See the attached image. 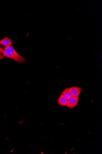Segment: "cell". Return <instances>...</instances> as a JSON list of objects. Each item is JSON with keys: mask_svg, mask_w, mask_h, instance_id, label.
<instances>
[{"mask_svg": "<svg viewBox=\"0 0 102 154\" xmlns=\"http://www.w3.org/2000/svg\"><path fill=\"white\" fill-rule=\"evenodd\" d=\"M0 52L4 57L12 59L19 63L24 62L25 59L19 55L11 45L6 47L4 49L0 48Z\"/></svg>", "mask_w": 102, "mask_h": 154, "instance_id": "cell-1", "label": "cell"}, {"mask_svg": "<svg viewBox=\"0 0 102 154\" xmlns=\"http://www.w3.org/2000/svg\"><path fill=\"white\" fill-rule=\"evenodd\" d=\"M79 97H71L67 100L66 106L68 108L72 109L76 106L78 103Z\"/></svg>", "mask_w": 102, "mask_h": 154, "instance_id": "cell-2", "label": "cell"}, {"mask_svg": "<svg viewBox=\"0 0 102 154\" xmlns=\"http://www.w3.org/2000/svg\"><path fill=\"white\" fill-rule=\"evenodd\" d=\"M82 90V88L80 87H74L69 88L68 91L72 97H77L79 96Z\"/></svg>", "mask_w": 102, "mask_h": 154, "instance_id": "cell-3", "label": "cell"}, {"mask_svg": "<svg viewBox=\"0 0 102 154\" xmlns=\"http://www.w3.org/2000/svg\"><path fill=\"white\" fill-rule=\"evenodd\" d=\"M0 44L7 47L12 45V42L10 38L6 37L0 41Z\"/></svg>", "mask_w": 102, "mask_h": 154, "instance_id": "cell-4", "label": "cell"}, {"mask_svg": "<svg viewBox=\"0 0 102 154\" xmlns=\"http://www.w3.org/2000/svg\"><path fill=\"white\" fill-rule=\"evenodd\" d=\"M67 100L66 98L64 96L61 94L59 99L58 100L57 103L60 106L66 105Z\"/></svg>", "mask_w": 102, "mask_h": 154, "instance_id": "cell-5", "label": "cell"}, {"mask_svg": "<svg viewBox=\"0 0 102 154\" xmlns=\"http://www.w3.org/2000/svg\"><path fill=\"white\" fill-rule=\"evenodd\" d=\"M69 89V88L66 89L63 91L62 94L64 96L67 100L69 99L72 97L71 94L68 91Z\"/></svg>", "mask_w": 102, "mask_h": 154, "instance_id": "cell-6", "label": "cell"}, {"mask_svg": "<svg viewBox=\"0 0 102 154\" xmlns=\"http://www.w3.org/2000/svg\"><path fill=\"white\" fill-rule=\"evenodd\" d=\"M4 57L2 54L0 52V60H2L4 59Z\"/></svg>", "mask_w": 102, "mask_h": 154, "instance_id": "cell-7", "label": "cell"}, {"mask_svg": "<svg viewBox=\"0 0 102 154\" xmlns=\"http://www.w3.org/2000/svg\"><path fill=\"white\" fill-rule=\"evenodd\" d=\"M0 48H1V47H0Z\"/></svg>", "mask_w": 102, "mask_h": 154, "instance_id": "cell-8", "label": "cell"}]
</instances>
